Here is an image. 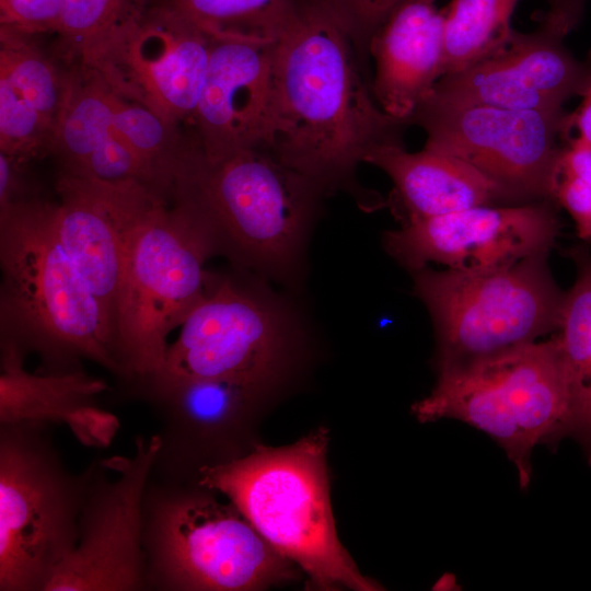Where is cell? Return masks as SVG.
I'll return each mask as SVG.
<instances>
[{"label":"cell","mask_w":591,"mask_h":591,"mask_svg":"<svg viewBox=\"0 0 591 591\" xmlns=\"http://www.w3.org/2000/svg\"><path fill=\"white\" fill-rule=\"evenodd\" d=\"M359 57L348 31L316 0H298L275 44L266 149L326 195L357 190L359 163L379 147L402 143L409 125L374 101Z\"/></svg>","instance_id":"6da1fadb"},{"label":"cell","mask_w":591,"mask_h":591,"mask_svg":"<svg viewBox=\"0 0 591 591\" xmlns=\"http://www.w3.org/2000/svg\"><path fill=\"white\" fill-rule=\"evenodd\" d=\"M1 337L40 358V372L93 361L124 378L114 333L62 248L53 204L20 199L0 207Z\"/></svg>","instance_id":"7a4b0ae2"},{"label":"cell","mask_w":591,"mask_h":591,"mask_svg":"<svg viewBox=\"0 0 591 591\" xmlns=\"http://www.w3.org/2000/svg\"><path fill=\"white\" fill-rule=\"evenodd\" d=\"M324 428L287 447L255 445L202 467L197 484L224 495L266 542L299 566L312 587L374 591L341 545L332 513Z\"/></svg>","instance_id":"3957f363"},{"label":"cell","mask_w":591,"mask_h":591,"mask_svg":"<svg viewBox=\"0 0 591 591\" xmlns=\"http://www.w3.org/2000/svg\"><path fill=\"white\" fill-rule=\"evenodd\" d=\"M174 193L208 220L220 253L243 269L282 283L300 278L308 239L327 196L265 148L210 161L197 144Z\"/></svg>","instance_id":"277c9868"},{"label":"cell","mask_w":591,"mask_h":591,"mask_svg":"<svg viewBox=\"0 0 591 591\" xmlns=\"http://www.w3.org/2000/svg\"><path fill=\"white\" fill-rule=\"evenodd\" d=\"M158 195L126 245L114 317L115 351L127 380L158 373L167 336L207 293L206 262L220 253L200 210L175 194Z\"/></svg>","instance_id":"5b68a950"},{"label":"cell","mask_w":591,"mask_h":591,"mask_svg":"<svg viewBox=\"0 0 591 591\" xmlns=\"http://www.w3.org/2000/svg\"><path fill=\"white\" fill-rule=\"evenodd\" d=\"M211 491L150 477L142 536L148 590L253 591L292 578V563Z\"/></svg>","instance_id":"8992f818"},{"label":"cell","mask_w":591,"mask_h":591,"mask_svg":"<svg viewBox=\"0 0 591 591\" xmlns=\"http://www.w3.org/2000/svg\"><path fill=\"white\" fill-rule=\"evenodd\" d=\"M412 413L420 422L456 419L485 432L506 452L521 488L531 482L538 444L569 436V399L555 336L438 373Z\"/></svg>","instance_id":"52a82bcc"},{"label":"cell","mask_w":591,"mask_h":591,"mask_svg":"<svg viewBox=\"0 0 591 591\" xmlns=\"http://www.w3.org/2000/svg\"><path fill=\"white\" fill-rule=\"evenodd\" d=\"M547 254L482 270L413 271L414 290L431 316L437 373L538 340L559 325L565 292Z\"/></svg>","instance_id":"ba28073f"},{"label":"cell","mask_w":591,"mask_h":591,"mask_svg":"<svg viewBox=\"0 0 591 591\" xmlns=\"http://www.w3.org/2000/svg\"><path fill=\"white\" fill-rule=\"evenodd\" d=\"M50 425H0V591H44L73 552L88 467L71 472Z\"/></svg>","instance_id":"9c48e42d"},{"label":"cell","mask_w":591,"mask_h":591,"mask_svg":"<svg viewBox=\"0 0 591 591\" xmlns=\"http://www.w3.org/2000/svg\"><path fill=\"white\" fill-rule=\"evenodd\" d=\"M208 287L169 344L162 369L142 379L232 380L267 387L300 334L294 310L258 282L210 278Z\"/></svg>","instance_id":"30bf717a"},{"label":"cell","mask_w":591,"mask_h":591,"mask_svg":"<svg viewBox=\"0 0 591 591\" xmlns=\"http://www.w3.org/2000/svg\"><path fill=\"white\" fill-rule=\"evenodd\" d=\"M412 124L427 135L426 148L468 163L515 204L553 200L561 147L570 126L564 108L523 111L452 103L430 95Z\"/></svg>","instance_id":"8fae6325"},{"label":"cell","mask_w":591,"mask_h":591,"mask_svg":"<svg viewBox=\"0 0 591 591\" xmlns=\"http://www.w3.org/2000/svg\"><path fill=\"white\" fill-rule=\"evenodd\" d=\"M158 433L135 438L132 456L91 462L73 552L44 591L148 590L143 498L159 450Z\"/></svg>","instance_id":"7c38bea8"},{"label":"cell","mask_w":591,"mask_h":591,"mask_svg":"<svg viewBox=\"0 0 591 591\" xmlns=\"http://www.w3.org/2000/svg\"><path fill=\"white\" fill-rule=\"evenodd\" d=\"M559 231L553 200L484 205L404 222L385 233L384 247L412 273L431 263L482 271L548 254Z\"/></svg>","instance_id":"4fadbf2b"},{"label":"cell","mask_w":591,"mask_h":591,"mask_svg":"<svg viewBox=\"0 0 591 591\" xmlns=\"http://www.w3.org/2000/svg\"><path fill=\"white\" fill-rule=\"evenodd\" d=\"M210 45L194 23L151 1L139 24L92 69L118 94L179 127L193 120Z\"/></svg>","instance_id":"5bb4252c"},{"label":"cell","mask_w":591,"mask_h":591,"mask_svg":"<svg viewBox=\"0 0 591 591\" xmlns=\"http://www.w3.org/2000/svg\"><path fill=\"white\" fill-rule=\"evenodd\" d=\"M57 190L56 235L114 333L127 241L153 199L163 194L137 181L113 183L70 173L60 177Z\"/></svg>","instance_id":"9a60e30c"},{"label":"cell","mask_w":591,"mask_h":591,"mask_svg":"<svg viewBox=\"0 0 591 591\" xmlns=\"http://www.w3.org/2000/svg\"><path fill=\"white\" fill-rule=\"evenodd\" d=\"M132 381H138L160 422V445L151 477L175 484L196 483L202 467L222 463L219 452L235 440L266 387L213 379Z\"/></svg>","instance_id":"2e32d148"},{"label":"cell","mask_w":591,"mask_h":591,"mask_svg":"<svg viewBox=\"0 0 591 591\" xmlns=\"http://www.w3.org/2000/svg\"><path fill=\"white\" fill-rule=\"evenodd\" d=\"M563 39L544 24L529 33L513 31L495 55L441 77L431 95L511 109L564 108L566 101L583 96L591 85V57L576 58Z\"/></svg>","instance_id":"e0dca14e"},{"label":"cell","mask_w":591,"mask_h":591,"mask_svg":"<svg viewBox=\"0 0 591 591\" xmlns=\"http://www.w3.org/2000/svg\"><path fill=\"white\" fill-rule=\"evenodd\" d=\"M276 43L212 39L193 136L210 161L267 148Z\"/></svg>","instance_id":"ac0fdd59"},{"label":"cell","mask_w":591,"mask_h":591,"mask_svg":"<svg viewBox=\"0 0 591 591\" xmlns=\"http://www.w3.org/2000/svg\"><path fill=\"white\" fill-rule=\"evenodd\" d=\"M444 9L436 0H403L372 35L370 85L387 115L412 124L442 77Z\"/></svg>","instance_id":"d6986e66"},{"label":"cell","mask_w":591,"mask_h":591,"mask_svg":"<svg viewBox=\"0 0 591 591\" xmlns=\"http://www.w3.org/2000/svg\"><path fill=\"white\" fill-rule=\"evenodd\" d=\"M394 184L402 223L484 205H515L495 182L456 157L424 147L409 152L403 143L385 144L366 159Z\"/></svg>","instance_id":"ffe728a7"},{"label":"cell","mask_w":591,"mask_h":591,"mask_svg":"<svg viewBox=\"0 0 591 591\" xmlns=\"http://www.w3.org/2000/svg\"><path fill=\"white\" fill-rule=\"evenodd\" d=\"M25 352L0 338V425L65 424L81 441L99 417L95 397L107 383L81 367L62 372H28Z\"/></svg>","instance_id":"44dd1931"},{"label":"cell","mask_w":591,"mask_h":591,"mask_svg":"<svg viewBox=\"0 0 591 591\" xmlns=\"http://www.w3.org/2000/svg\"><path fill=\"white\" fill-rule=\"evenodd\" d=\"M569 252L577 275L554 336L569 399L568 438L579 443L591 466V254L583 247Z\"/></svg>","instance_id":"7402d4cb"},{"label":"cell","mask_w":591,"mask_h":591,"mask_svg":"<svg viewBox=\"0 0 591 591\" xmlns=\"http://www.w3.org/2000/svg\"><path fill=\"white\" fill-rule=\"evenodd\" d=\"M112 131V88L96 70L80 63L67 72L66 94L53 143L66 173L81 174L91 154Z\"/></svg>","instance_id":"603a6c76"},{"label":"cell","mask_w":591,"mask_h":591,"mask_svg":"<svg viewBox=\"0 0 591 591\" xmlns=\"http://www.w3.org/2000/svg\"><path fill=\"white\" fill-rule=\"evenodd\" d=\"M212 39L276 43L294 20L298 0H151Z\"/></svg>","instance_id":"cb8c5ba5"},{"label":"cell","mask_w":591,"mask_h":591,"mask_svg":"<svg viewBox=\"0 0 591 591\" xmlns=\"http://www.w3.org/2000/svg\"><path fill=\"white\" fill-rule=\"evenodd\" d=\"M519 0H451L444 9L442 77L467 69L505 47Z\"/></svg>","instance_id":"d4e9b609"},{"label":"cell","mask_w":591,"mask_h":591,"mask_svg":"<svg viewBox=\"0 0 591 591\" xmlns=\"http://www.w3.org/2000/svg\"><path fill=\"white\" fill-rule=\"evenodd\" d=\"M113 127L137 153L158 188L172 196L194 139L142 104L112 89Z\"/></svg>","instance_id":"484cf974"},{"label":"cell","mask_w":591,"mask_h":591,"mask_svg":"<svg viewBox=\"0 0 591 591\" xmlns=\"http://www.w3.org/2000/svg\"><path fill=\"white\" fill-rule=\"evenodd\" d=\"M151 0H61L57 34L66 51L94 68L146 14Z\"/></svg>","instance_id":"4316f807"},{"label":"cell","mask_w":591,"mask_h":591,"mask_svg":"<svg viewBox=\"0 0 591 591\" xmlns=\"http://www.w3.org/2000/svg\"><path fill=\"white\" fill-rule=\"evenodd\" d=\"M8 26H0V78L53 127L62 107L67 72L61 73L32 40Z\"/></svg>","instance_id":"83f0119b"},{"label":"cell","mask_w":591,"mask_h":591,"mask_svg":"<svg viewBox=\"0 0 591 591\" xmlns=\"http://www.w3.org/2000/svg\"><path fill=\"white\" fill-rule=\"evenodd\" d=\"M553 201L571 216L578 235L591 242V149L564 146L556 170Z\"/></svg>","instance_id":"f1b7e54d"},{"label":"cell","mask_w":591,"mask_h":591,"mask_svg":"<svg viewBox=\"0 0 591 591\" xmlns=\"http://www.w3.org/2000/svg\"><path fill=\"white\" fill-rule=\"evenodd\" d=\"M348 31L360 55L391 11L403 0H316Z\"/></svg>","instance_id":"f546056e"},{"label":"cell","mask_w":591,"mask_h":591,"mask_svg":"<svg viewBox=\"0 0 591 591\" xmlns=\"http://www.w3.org/2000/svg\"><path fill=\"white\" fill-rule=\"evenodd\" d=\"M1 25L28 35L57 32L61 0H0Z\"/></svg>","instance_id":"4dcf8cb0"},{"label":"cell","mask_w":591,"mask_h":591,"mask_svg":"<svg viewBox=\"0 0 591 591\" xmlns=\"http://www.w3.org/2000/svg\"><path fill=\"white\" fill-rule=\"evenodd\" d=\"M547 11L542 24L565 37L580 22L586 0H544Z\"/></svg>","instance_id":"1f68e13d"},{"label":"cell","mask_w":591,"mask_h":591,"mask_svg":"<svg viewBox=\"0 0 591 591\" xmlns=\"http://www.w3.org/2000/svg\"><path fill=\"white\" fill-rule=\"evenodd\" d=\"M582 97L578 109L570 114V126L575 127L577 136L569 142L591 149V85Z\"/></svg>","instance_id":"d6a6232c"}]
</instances>
